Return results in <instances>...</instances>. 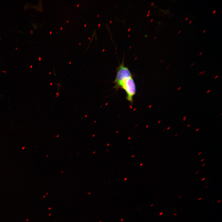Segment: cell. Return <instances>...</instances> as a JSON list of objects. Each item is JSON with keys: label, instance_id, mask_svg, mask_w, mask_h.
Masks as SVG:
<instances>
[{"label": "cell", "instance_id": "obj_1", "mask_svg": "<svg viewBox=\"0 0 222 222\" xmlns=\"http://www.w3.org/2000/svg\"><path fill=\"white\" fill-rule=\"evenodd\" d=\"M116 74L115 78L113 81L115 85L114 87L116 90L119 89L121 83L125 79L131 76H134L128 68L124 64V57L122 62L120 64L116 69Z\"/></svg>", "mask_w": 222, "mask_h": 222}, {"label": "cell", "instance_id": "obj_2", "mask_svg": "<svg viewBox=\"0 0 222 222\" xmlns=\"http://www.w3.org/2000/svg\"><path fill=\"white\" fill-rule=\"evenodd\" d=\"M119 88L124 90L126 94V99L132 104L134 97L136 92V85L133 76L130 77L124 80L121 84Z\"/></svg>", "mask_w": 222, "mask_h": 222}, {"label": "cell", "instance_id": "obj_3", "mask_svg": "<svg viewBox=\"0 0 222 222\" xmlns=\"http://www.w3.org/2000/svg\"><path fill=\"white\" fill-rule=\"evenodd\" d=\"M163 213L162 212H161L159 213L160 215H162L163 214Z\"/></svg>", "mask_w": 222, "mask_h": 222}, {"label": "cell", "instance_id": "obj_4", "mask_svg": "<svg viewBox=\"0 0 222 222\" xmlns=\"http://www.w3.org/2000/svg\"><path fill=\"white\" fill-rule=\"evenodd\" d=\"M216 10H215L213 11V12H212V14H214V13H215V12H216Z\"/></svg>", "mask_w": 222, "mask_h": 222}, {"label": "cell", "instance_id": "obj_5", "mask_svg": "<svg viewBox=\"0 0 222 222\" xmlns=\"http://www.w3.org/2000/svg\"><path fill=\"white\" fill-rule=\"evenodd\" d=\"M202 53H203V52H201L199 53V55H201Z\"/></svg>", "mask_w": 222, "mask_h": 222}, {"label": "cell", "instance_id": "obj_6", "mask_svg": "<svg viewBox=\"0 0 222 222\" xmlns=\"http://www.w3.org/2000/svg\"><path fill=\"white\" fill-rule=\"evenodd\" d=\"M205 179V178H203V179H201V180H202V181L204 180V179Z\"/></svg>", "mask_w": 222, "mask_h": 222}, {"label": "cell", "instance_id": "obj_7", "mask_svg": "<svg viewBox=\"0 0 222 222\" xmlns=\"http://www.w3.org/2000/svg\"><path fill=\"white\" fill-rule=\"evenodd\" d=\"M188 18V17H187L186 18L185 20H187Z\"/></svg>", "mask_w": 222, "mask_h": 222}, {"label": "cell", "instance_id": "obj_8", "mask_svg": "<svg viewBox=\"0 0 222 222\" xmlns=\"http://www.w3.org/2000/svg\"><path fill=\"white\" fill-rule=\"evenodd\" d=\"M181 87H179V88H178V90H179L181 89Z\"/></svg>", "mask_w": 222, "mask_h": 222}, {"label": "cell", "instance_id": "obj_9", "mask_svg": "<svg viewBox=\"0 0 222 222\" xmlns=\"http://www.w3.org/2000/svg\"><path fill=\"white\" fill-rule=\"evenodd\" d=\"M202 199V198H201H201H199L198 199V200H200V199Z\"/></svg>", "mask_w": 222, "mask_h": 222}, {"label": "cell", "instance_id": "obj_10", "mask_svg": "<svg viewBox=\"0 0 222 222\" xmlns=\"http://www.w3.org/2000/svg\"><path fill=\"white\" fill-rule=\"evenodd\" d=\"M199 130V128H198L196 130V131H198Z\"/></svg>", "mask_w": 222, "mask_h": 222}, {"label": "cell", "instance_id": "obj_11", "mask_svg": "<svg viewBox=\"0 0 222 222\" xmlns=\"http://www.w3.org/2000/svg\"><path fill=\"white\" fill-rule=\"evenodd\" d=\"M194 64V63H192V64H191V66H192Z\"/></svg>", "mask_w": 222, "mask_h": 222}, {"label": "cell", "instance_id": "obj_12", "mask_svg": "<svg viewBox=\"0 0 222 222\" xmlns=\"http://www.w3.org/2000/svg\"><path fill=\"white\" fill-rule=\"evenodd\" d=\"M210 91V90H209L207 92V93H208Z\"/></svg>", "mask_w": 222, "mask_h": 222}, {"label": "cell", "instance_id": "obj_13", "mask_svg": "<svg viewBox=\"0 0 222 222\" xmlns=\"http://www.w3.org/2000/svg\"><path fill=\"white\" fill-rule=\"evenodd\" d=\"M177 214V213H176L174 214L173 215H174V216H176Z\"/></svg>", "mask_w": 222, "mask_h": 222}, {"label": "cell", "instance_id": "obj_14", "mask_svg": "<svg viewBox=\"0 0 222 222\" xmlns=\"http://www.w3.org/2000/svg\"><path fill=\"white\" fill-rule=\"evenodd\" d=\"M218 76L217 75V76H216V77L215 78L216 79L218 77Z\"/></svg>", "mask_w": 222, "mask_h": 222}, {"label": "cell", "instance_id": "obj_15", "mask_svg": "<svg viewBox=\"0 0 222 222\" xmlns=\"http://www.w3.org/2000/svg\"><path fill=\"white\" fill-rule=\"evenodd\" d=\"M206 30V29L204 30L203 31V33H204V32Z\"/></svg>", "mask_w": 222, "mask_h": 222}, {"label": "cell", "instance_id": "obj_16", "mask_svg": "<svg viewBox=\"0 0 222 222\" xmlns=\"http://www.w3.org/2000/svg\"><path fill=\"white\" fill-rule=\"evenodd\" d=\"M201 153H202V152H200V153H199L198 154L199 155H200V154H201Z\"/></svg>", "mask_w": 222, "mask_h": 222}, {"label": "cell", "instance_id": "obj_17", "mask_svg": "<svg viewBox=\"0 0 222 222\" xmlns=\"http://www.w3.org/2000/svg\"><path fill=\"white\" fill-rule=\"evenodd\" d=\"M220 201H221V200H219L217 202V203H219L220 202Z\"/></svg>", "mask_w": 222, "mask_h": 222}, {"label": "cell", "instance_id": "obj_18", "mask_svg": "<svg viewBox=\"0 0 222 222\" xmlns=\"http://www.w3.org/2000/svg\"><path fill=\"white\" fill-rule=\"evenodd\" d=\"M186 116H185L183 117V119H184L186 118Z\"/></svg>", "mask_w": 222, "mask_h": 222}, {"label": "cell", "instance_id": "obj_19", "mask_svg": "<svg viewBox=\"0 0 222 222\" xmlns=\"http://www.w3.org/2000/svg\"><path fill=\"white\" fill-rule=\"evenodd\" d=\"M205 72V71H204L203 72H202V73L203 74Z\"/></svg>", "mask_w": 222, "mask_h": 222}, {"label": "cell", "instance_id": "obj_20", "mask_svg": "<svg viewBox=\"0 0 222 222\" xmlns=\"http://www.w3.org/2000/svg\"><path fill=\"white\" fill-rule=\"evenodd\" d=\"M181 31V30H179V31H178V33H180V32Z\"/></svg>", "mask_w": 222, "mask_h": 222}, {"label": "cell", "instance_id": "obj_21", "mask_svg": "<svg viewBox=\"0 0 222 222\" xmlns=\"http://www.w3.org/2000/svg\"><path fill=\"white\" fill-rule=\"evenodd\" d=\"M191 22H192V20H191L190 21H189V23H191Z\"/></svg>", "mask_w": 222, "mask_h": 222}, {"label": "cell", "instance_id": "obj_22", "mask_svg": "<svg viewBox=\"0 0 222 222\" xmlns=\"http://www.w3.org/2000/svg\"><path fill=\"white\" fill-rule=\"evenodd\" d=\"M170 127H168L167 128V129L168 130L169 129H170Z\"/></svg>", "mask_w": 222, "mask_h": 222}, {"label": "cell", "instance_id": "obj_23", "mask_svg": "<svg viewBox=\"0 0 222 222\" xmlns=\"http://www.w3.org/2000/svg\"><path fill=\"white\" fill-rule=\"evenodd\" d=\"M204 160V159H202V160H201V162H202V161H203V160Z\"/></svg>", "mask_w": 222, "mask_h": 222}, {"label": "cell", "instance_id": "obj_24", "mask_svg": "<svg viewBox=\"0 0 222 222\" xmlns=\"http://www.w3.org/2000/svg\"><path fill=\"white\" fill-rule=\"evenodd\" d=\"M202 73V72H200L199 73V75H200V74Z\"/></svg>", "mask_w": 222, "mask_h": 222}, {"label": "cell", "instance_id": "obj_25", "mask_svg": "<svg viewBox=\"0 0 222 222\" xmlns=\"http://www.w3.org/2000/svg\"><path fill=\"white\" fill-rule=\"evenodd\" d=\"M205 165V163H204V164H203V165H202V166H203Z\"/></svg>", "mask_w": 222, "mask_h": 222}, {"label": "cell", "instance_id": "obj_26", "mask_svg": "<svg viewBox=\"0 0 222 222\" xmlns=\"http://www.w3.org/2000/svg\"><path fill=\"white\" fill-rule=\"evenodd\" d=\"M190 125V124H189V125H188L187 126V127H189Z\"/></svg>", "mask_w": 222, "mask_h": 222}, {"label": "cell", "instance_id": "obj_27", "mask_svg": "<svg viewBox=\"0 0 222 222\" xmlns=\"http://www.w3.org/2000/svg\"><path fill=\"white\" fill-rule=\"evenodd\" d=\"M181 196H182L181 195H180V196H179V198H180L181 197Z\"/></svg>", "mask_w": 222, "mask_h": 222}, {"label": "cell", "instance_id": "obj_28", "mask_svg": "<svg viewBox=\"0 0 222 222\" xmlns=\"http://www.w3.org/2000/svg\"><path fill=\"white\" fill-rule=\"evenodd\" d=\"M208 187V186L207 185V186H206V187H205V188H207V187Z\"/></svg>", "mask_w": 222, "mask_h": 222}, {"label": "cell", "instance_id": "obj_29", "mask_svg": "<svg viewBox=\"0 0 222 222\" xmlns=\"http://www.w3.org/2000/svg\"><path fill=\"white\" fill-rule=\"evenodd\" d=\"M186 118L184 119H183V121H184L186 120Z\"/></svg>", "mask_w": 222, "mask_h": 222}, {"label": "cell", "instance_id": "obj_30", "mask_svg": "<svg viewBox=\"0 0 222 222\" xmlns=\"http://www.w3.org/2000/svg\"><path fill=\"white\" fill-rule=\"evenodd\" d=\"M169 66H168L166 68V69H167L169 68Z\"/></svg>", "mask_w": 222, "mask_h": 222}, {"label": "cell", "instance_id": "obj_31", "mask_svg": "<svg viewBox=\"0 0 222 222\" xmlns=\"http://www.w3.org/2000/svg\"><path fill=\"white\" fill-rule=\"evenodd\" d=\"M178 135V134H176L175 135V136H176Z\"/></svg>", "mask_w": 222, "mask_h": 222}, {"label": "cell", "instance_id": "obj_32", "mask_svg": "<svg viewBox=\"0 0 222 222\" xmlns=\"http://www.w3.org/2000/svg\"><path fill=\"white\" fill-rule=\"evenodd\" d=\"M198 172H197L195 174H196L198 173Z\"/></svg>", "mask_w": 222, "mask_h": 222}, {"label": "cell", "instance_id": "obj_33", "mask_svg": "<svg viewBox=\"0 0 222 222\" xmlns=\"http://www.w3.org/2000/svg\"><path fill=\"white\" fill-rule=\"evenodd\" d=\"M162 61V60L161 62Z\"/></svg>", "mask_w": 222, "mask_h": 222}]
</instances>
